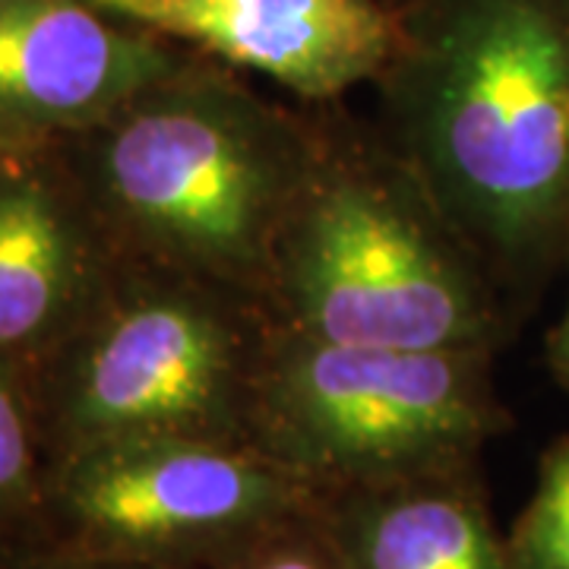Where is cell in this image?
<instances>
[{
	"instance_id": "cell-1",
	"label": "cell",
	"mask_w": 569,
	"mask_h": 569,
	"mask_svg": "<svg viewBox=\"0 0 569 569\" xmlns=\"http://www.w3.org/2000/svg\"><path fill=\"white\" fill-rule=\"evenodd\" d=\"M377 133L503 284L569 234V0H389Z\"/></svg>"
},
{
	"instance_id": "cell-2",
	"label": "cell",
	"mask_w": 569,
	"mask_h": 569,
	"mask_svg": "<svg viewBox=\"0 0 569 569\" xmlns=\"http://www.w3.org/2000/svg\"><path fill=\"white\" fill-rule=\"evenodd\" d=\"M320 118L193 54L92 130L58 140L121 260L266 310L272 260L320 156ZM269 317V313H266Z\"/></svg>"
},
{
	"instance_id": "cell-3",
	"label": "cell",
	"mask_w": 569,
	"mask_h": 569,
	"mask_svg": "<svg viewBox=\"0 0 569 569\" xmlns=\"http://www.w3.org/2000/svg\"><path fill=\"white\" fill-rule=\"evenodd\" d=\"M320 127V156L272 260V326L342 346L493 355L500 284L421 178L377 127Z\"/></svg>"
},
{
	"instance_id": "cell-4",
	"label": "cell",
	"mask_w": 569,
	"mask_h": 569,
	"mask_svg": "<svg viewBox=\"0 0 569 569\" xmlns=\"http://www.w3.org/2000/svg\"><path fill=\"white\" fill-rule=\"evenodd\" d=\"M272 320L241 295L121 260L99 298L26 370L44 462L130 437L250 443Z\"/></svg>"
},
{
	"instance_id": "cell-5",
	"label": "cell",
	"mask_w": 569,
	"mask_h": 569,
	"mask_svg": "<svg viewBox=\"0 0 569 569\" xmlns=\"http://www.w3.org/2000/svg\"><path fill=\"white\" fill-rule=\"evenodd\" d=\"M503 427L488 351L342 346L272 326L250 443L332 490L478 466Z\"/></svg>"
},
{
	"instance_id": "cell-6",
	"label": "cell",
	"mask_w": 569,
	"mask_h": 569,
	"mask_svg": "<svg viewBox=\"0 0 569 569\" xmlns=\"http://www.w3.org/2000/svg\"><path fill=\"white\" fill-rule=\"evenodd\" d=\"M320 497L241 440H108L48 462L32 550L146 569H212L313 512Z\"/></svg>"
},
{
	"instance_id": "cell-7",
	"label": "cell",
	"mask_w": 569,
	"mask_h": 569,
	"mask_svg": "<svg viewBox=\"0 0 569 569\" xmlns=\"http://www.w3.org/2000/svg\"><path fill=\"white\" fill-rule=\"evenodd\" d=\"M190 58L96 0H0V127L36 146L77 137Z\"/></svg>"
},
{
	"instance_id": "cell-8",
	"label": "cell",
	"mask_w": 569,
	"mask_h": 569,
	"mask_svg": "<svg viewBox=\"0 0 569 569\" xmlns=\"http://www.w3.org/2000/svg\"><path fill=\"white\" fill-rule=\"evenodd\" d=\"M99 7L317 104L373 86L399 39L389 0H104Z\"/></svg>"
},
{
	"instance_id": "cell-9",
	"label": "cell",
	"mask_w": 569,
	"mask_h": 569,
	"mask_svg": "<svg viewBox=\"0 0 569 569\" xmlns=\"http://www.w3.org/2000/svg\"><path fill=\"white\" fill-rule=\"evenodd\" d=\"M121 257L58 142L0 171V355L41 361L99 298Z\"/></svg>"
},
{
	"instance_id": "cell-10",
	"label": "cell",
	"mask_w": 569,
	"mask_h": 569,
	"mask_svg": "<svg viewBox=\"0 0 569 569\" xmlns=\"http://www.w3.org/2000/svg\"><path fill=\"white\" fill-rule=\"evenodd\" d=\"M320 519L346 569H512L481 462L332 490Z\"/></svg>"
},
{
	"instance_id": "cell-11",
	"label": "cell",
	"mask_w": 569,
	"mask_h": 569,
	"mask_svg": "<svg viewBox=\"0 0 569 569\" xmlns=\"http://www.w3.org/2000/svg\"><path fill=\"white\" fill-rule=\"evenodd\" d=\"M44 468L26 367L0 355V563L39 545Z\"/></svg>"
},
{
	"instance_id": "cell-12",
	"label": "cell",
	"mask_w": 569,
	"mask_h": 569,
	"mask_svg": "<svg viewBox=\"0 0 569 569\" xmlns=\"http://www.w3.org/2000/svg\"><path fill=\"white\" fill-rule=\"evenodd\" d=\"M512 569H569V437L548 447L529 507L507 535Z\"/></svg>"
},
{
	"instance_id": "cell-13",
	"label": "cell",
	"mask_w": 569,
	"mask_h": 569,
	"mask_svg": "<svg viewBox=\"0 0 569 569\" xmlns=\"http://www.w3.org/2000/svg\"><path fill=\"white\" fill-rule=\"evenodd\" d=\"M212 569H346V563L332 545L317 507L313 512L269 531L260 541L238 550L234 557H228Z\"/></svg>"
},
{
	"instance_id": "cell-14",
	"label": "cell",
	"mask_w": 569,
	"mask_h": 569,
	"mask_svg": "<svg viewBox=\"0 0 569 569\" xmlns=\"http://www.w3.org/2000/svg\"><path fill=\"white\" fill-rule=\"evenodd\" d=\"M0 569H146V567L108 563V560H86V557H70V553H54V550H22V553H17V557L3 560Z\"/></svg>"
},
{
	"instance_id": "cell-15",
	"label": "cell",
	"mask_w": 569,
	"mask_h": 569,
	"mask_svg": "<svg viewBox=\"0 0 569 569\" xmlns=\"http://www.w3.org/2000/svg\"><path fill=\"white\" fill-rule=\"evenodd\" d=\"M29 149H36V142L17 140L10 130H3V127H0V171L13 162V159H20L22 152H29Z\"/></svg>"
},
{
	"instance_id": "cell-16",
	"label": "cell",
	"mask_w": 569,
	"mask_h": 569,
	"mask_svg": "<svg viewBox=\"0 0 569 569\" xmlns=\"http://www.w3.org/2000/svg\"><path fill=\"white\" fill-rule=\"evenodd\" d=\"M553 361H557V370L563 373V380L569 383V310L560 332H557V339H553Z\"/></svg>"
},
{
	"instance_id": "cell-17",
	"label": "cell",
	"mask_w": 569,
	"mask_h": 569,
	"mask_svg": "<svg viewBox=\"0 0 569 569\" xmlns=\"http://www.w3.org/2000/svg\"><path fill=\"white\" fill-rule=\"evenodd\" d=\"M96 3H104V0H96Z\"/></svg>"
}]
</instances>
